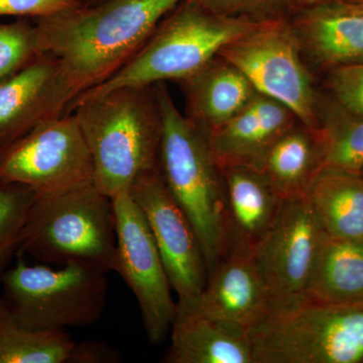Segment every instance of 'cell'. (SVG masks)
I'll use <instances>...</instances> for the list:
<instances>
[{
    "instance_id": "cell-1",
    "label": "cell",
    "mask_w": 363,
    "mask_h": 363,
    "mask_svg": "<svg viewBox=\"0 0 363 363\" xmlns=\"http://www.w3.org/2000/svg\"><path fill=\"white\" fill-rule=\"evenodd\" d=\"M184 1L108 0L38 20L40 52L58 63L71 104L121 70Z\"/></svg>"
},
{
    "instance_id": "cell-2",
    "label": "cell",
    "mask_w": 363,
    "mask_h": 363,
    "mask_svg": "<svg viewBox=\"0 0 363 363\" xmlns=\"http://www.w3.org/2000/svg\"><path fill=\"white\" fill-rule=\"evenodd\" d=\"M94 167V185L108 197L128 192L143 174L160 168L162 119L156 88L123 87L74 101Z\"/></svg>"
},
{
    "instance_id": "cell-3",
    "label": "cell",
    "mask_w": 363,
    "mask_h": 363,
    "mask_svg": "<svg viewBox=\"0 0 363 363\" xmlns=\"http://www.w3.org/2000/svg\"><path fill=\"white\" fill-rule=\"evenodd\" d=\"M162 119L160 169L201 245L208 274L229 250L225 188L207 135L176 106L162 83L155 85Z\"/></svg>"
},
{
    "instance_id": "cell-4",
    "label": "cell",
    "mask_w": 363,
    "mask_h": 363,
    "mask_svg": "<svg viewBox=\"0 0 363 363\" xmlns=\"http://www.w3.org/2000/svg\"><path fill=\"white\" fill-rule=\"evenodd\" d=\"M116 220L113 200L94 182L35 196L21 255L60 267L80 264L113 272Z\"/></svg>"
},
{
    "instance_id": "cell-5",
    "label": "cell",
    "mask_w": 363,
    "mask_h": 363,
    "mask_svg": "<svg viewBox=\"0 0 363 363\" xmlns=\"http://www.w3.org/2000/svg\"><path fill=\"white\" fill-rule=\"evenodd\" d=\"M257 23L225 18L196 0H185L162 21L128 63L74 101L117 88L147 87L168 80L184 82L218 56L222 48Z\"/></svg>"
},
{
    "instance_id": "cell-6",
    "label": "cell",
    "mask_w": 363,
    "mask_h": 363,
    "mask_svg": "<svg viewBox=\"0 0 363 363\" xmlns=\"http://www.w3.org/2000/svg\"><path fill=\"white\" fill-rule=\"evenodd\" d=\"M248 335L255 363H362L363 303L303 297L271 306Z\"/></svg>"
},
{
    "instance_id": "cell-7",
    "label": "cell",
    "mask_w": 363,
    "mask_h": 363,
    "mask_svg": "<svg viewBox=\"0 0 363 363\" xmlns=\"http://www.w3.org/2000/svg\"><path fill=\"white\" fill-rule=\"evenodd\" d=\"M0 284L9 313L33 330L89 326L101 318L106 307V272L85 264H66L61 269L30 266L18 255Z\"/></svg>"
},
{
    "instance_id": "cell-8",
    "label": "cell",
    "mask_w": 363,
    "mask_h": 363,
    "mask_svg": "<svg viewBox=\"0 0 363 363\" xmlns=\"http://www.w3.org/2000/svg\"><path fill=\"white\" fill-rule=\"evenodd\" d=\"M218 56L235 66L257 92L285 105L306 128L319 130V96L291 21L257 23Z\"/></svg>"
},
{
    "instance_id": "cell-9",
    "label": "cell",
    "mask_w": 363,
    "mask_h": 363,
    "mask_svg": "<svg viewBox=\"0 0 363 363\" xmlns=\"http://www.w3.org/2000/svg\"><path fill=\"white\" fill-rule=\"evenodd\" d=\"M0 180L23 184L35 196L93 182L92 157L75 116L50 119L2 150Z\"/></svg>"
},
{
    "instance_id": "cell-10",
    "label": "cell",
    "mask_w": 363,
    "mask_h": 363,
    "mask_svg": "<svg viewBox=\"0 0 363 363\" xmlns=\"http://www.w3.org/2000/svg\"><path fill=\"white\" fill-rule=\"evenodd\" d=\"M112 200L116 220L113 272L135 295L150 343H162L171 330L178 303L172 297L168 274L142 210L128 192Z\"/></svg>"
},
{
    "instance_id": "cell-11",
    "label": "cell",
    "mask_w": 363,
    "mask_h": 363,
    "mask_svg": "<svg viewBox=\"0 0 363 363\" xmlns=\"http://www.w3.org/2000/svg\"><path fill=\"white\" fill-rule=\"evenodd\" d=\"M324 233L306 198L284 201L274 224L252 252L271 306L306 297Z\"/></svg>"
},
{
    "instance_id": "cell-12",
    "label": "cell",
    "mask_w": 363,
    "mask_h": 363,
    "mask_svg": "<svg viewBox=\"0 0 363 363\" xmlns=\"http://www.w3.org/2000/svg\"><path fill=\"white\" fill-rule=\"evenodd\" d=\"M128 193L147 220L172 290L179 301L197 297L206 285V260L194 227L169 193L161 169L138 177Z\"/></svg>"
},
{
    "instance_id": "cell-13",
    "label": "cell",
    "mask_w": 363,
    "mask_h": 363,
    "mask_svg": "<svg viewBox=\"0 0 363 363\" xmlns=\"http://www.w3.org/2000/svg\"><path fill=\"white\" fill-rule=\"evenodd\" d=\"M178 305L250 334L267 316L271 300L252 252L231 247L208 274L201 293Z\"/></svg>"
},
{
    "instance_id": "cell-14",
    "label": "cell",
    "mask_w": 363,
    "mask_h": 363,
    "mask_svg": "<svg viewBox=\"0 0 363 363\" xmlns=\"http://www.w3.org/2000/svg\"><path fill=\"white\" fill-rule=\"evenodd\" d=\"M70 104L58 63L40 54L0 83V152L40 124L67 113Z\"/></svg>"
},
{
    "instance_id": "cell-15",
    "label": "cell",
    "mask_w": 363,
    "mask_h": 363,
    "mask_svg": "<svg viewBox=\"0 0 363 363\" xmlns=\"http://www.w3.org/2000/svg\"><path fill=\"white\" fill-rule=\"evenodd\" d=\"M298 121L285 105L257 92L233 118L207 131L208 145L219 169L242 166L262 171L272 145Z\"/></svg>"
},
{
    "instance_id": "cell-16",
    "label": "cell",
    "mask_w": 363,
    "mask_h": 363,
    "mask_svg": "<svg viewBox=\"0 0 363 363\" xmlns=\"http://www.w3.org/2000/svg\"><path fill=\"white\" fill-rule=\"evenodd\" d=\"M303 56L329 68L363 64V13L333 1L308 7L292 21Z\"/></svg>"
},
{
    "instance_id": "cell-17",
    "label": "cell",
    "mask_w": 363,
    "mask_h": 363,
    "mask_svg": "<svg viewBox=\"0 0 363 363\" xmlns=\"http://www.w3.org/2000/svg\"><path fill=\"white\" fill-rule=\"evenodd\" d=\"M225 188L229 247H253L269 230L284 200L266 175L242 166L221 168Z\"/></svg>"
},
{
    "instance_id": "cell-18",
    "label": "cell",
    "mask_w": 363,
    "mask_h": 363,
    "mask_svg": "<svg viewBox=\"0 0 363 363\" xmlns=\"http://www.w3.org/2000/svg\"><path fill=\"white\" fill-rule=\"evenodd\" d=\"M167 363H255L245 332L177 306Z\"/></svg>"
},
{
    "instance_id": "cell-19",
    "label": "cell",
    "mask_w": 363,
    "mask_h": 363,
    "mask_svg": "<svg viewBox=\"0 0 363 363\" xmlns=\"http://www.w3.org/2000/svg\"><path fill=\"white\" fill-rule=\"evenodd\" d=\"M183 84L188 116L205 133L233 118L257 93L235 66L219 56Z\"/></svg>"
},
{
    "instance_id": "cell-20",
    "label": "cell",
    "mask_w": 363,
    "mask_h": 363,
    "mask_svg": "<svg viewBox=\"0 0 363 363\" xmlns=\"http://www.w3.org/2000/svg\"><path fill=\"white\" fill-rule=\"evenodd\" d=\"M324 167V149L319 130L294 124L267 152L262 172L285 200L306 198L315 177Z\"/></svg>"
},
{
    "instance_id": "cell-21",
    "label": "cell",
    "mask_w": 363,
    "mask_h": 363,
    "mask_svg": "<svg viewBox=\"0 0 363 363\" xmlns=\"http://www.w3.org/2000/svg\"><path fill=\"white\" fill-rule=\"evenodd\" d=\"M306 199L325 233L363 242V177L359 173L324 166Z\"/></svg>"
},
{
    "instance_id": "cell-22",
    "label": "cell",
    "mask_w": 363,
    "mask_h": 363,
    "mask_svg": "<svg viewBox=\"0 0 363 363\" xmlns=\"http://www.w3.org/2000/svg\"><path fill=\"white\" fill-rule=\"evenodd\" d=\"M306 297L332 305L363 303V242L324 233Z\"/></svg>"
},
{
    "instance_id": "cell-23",
    "label": "cell",
    "mask_w": 363,
    "mask_h": 363,
    "mask_svg": "<svg viewBox=\"0 0 363 363\" xmlns=\"http://www.w3.org/2000/svg\"><path fill=\"white\" fill-rule=\"evenodd\" d=\"M75 345L65 330H33L23 326L0 296V363L70 362Z\"/></svg>"
},
{
    "instance_id": "cell-24",
    "label": "cell",
    "mask_w": 363,
    "mask_h": 363,
    "mask_svg": "<svg viewBox=\"0 0 363 363\" xmlns=\"http://www.w3.org/2000/svg\"><path fill=\"white\" fill-rule=\"evenodd\" d=\"M324 166L359 173L363 169V116L340 104L318 101Z\"/></svg>"
},
{
    "instance_id": "cell-25",
    "label": "cell",
    "mask_w": 363,
    "mask_h": 363,
    "mask_svg": "<svg viewBox=\"0 0 363 363\" xmlns=\"http://www.w3.org/2000/svg\"><path fill=\"white\" fill-rule=\"evenodd\" d=\"M35 193L23 184L0 180V281L21 255V241Z\"/></svg>"
},
{
    "instance_id": "cell-26",
    "label": "cell",
    "mask_w": 363,
    "mask_h": 363,
    "mask_svg": "<svg viewBox=\"0 0 363 363\" xmlns=\"http://www.w3.org/2000/svg\"><path fill=\"white\" fill-rule=\"evenodd\" d=\"M42 54L37 26L26 20L0 23V83Z\"/></svg>"
},
{
    "instance_id": "cell-27",
    "label": "cell",
    "mask_w": 363,
    "mask_h": 363,
    "mask_svg": "<svg viewBox=\"0 0 363 363\" xmlns=\"http://www.w3.org/2000/svg\"><path fill=\"white\" fill-rule=\"evenodd\" d=\"M208 11L225 18L262 23L286 18L292 0H196Z\"/></svg>"
},
{
    "instance_id": "cell-28",
    "label": "cell",
    "mask_w": 363,
    "mask_h": 363,
    "mask_svg": "<svg viewBox=\"0 0 363 363\" xmlns=\"http://www.w3.org/2000/svg\"><path fill=\"white\" fill-rule=\"evenodd\" d=\"M327 85L338 104L363 116V64L331 69Z\"/></svg>"
},
{
    "instance_id": "cell-29",
    "label": "cell",
    "mask_w": 363,
    "mask_h": 363,
    "mask_svg": "<svg viewBox=\"0 0 363 363\" xmlns=\"http://www.w3.org/2000/svg\"><path fill=\"white\" fill-rule=\"evenodd\" d=\"M80 6L78 0H0V18H51Z\"/></svg>"
},
{
    "instance_id": "cell-30",
    "label": "cell",
    "mask_w": 363,
    "mask_h": 363,
    "mask_svg": "<svg viewBox=\"0 0 363 363\" xmlns=\"http://www.w3.org/2000/svg\"><path fill=\"white\" fill-rule=\"evenodd\" d=\"M111 351L105 350L104 346L96 343H76L72 352L70 362H104L105 359H111Z\"/></svg>"
},
{
    "instance_id": "cell-31",
    "label": "cell",
    "mask_w": 363,
    "mask_h": 363,
    "mask_svg": "<svg viewBox=\"0 0 363 363\" xmlns=\"http://www.w3.org/2000/svg\"><path fill=\"white\" fill-rule=\"evenodd\" d=\"M351 9L363 13V0H339Z\"/></svg>"
},
{
    "instance_id": "cell-32",
    "label": "cell",
    "mask_w": 363,
    "mask_h": 363,
    "mask_svg": "<svg viewBox=\"0 0 363 363\" xmlns=\"http://www.w3.org/2000/svg\"><path fill=\"white\" fill-rule=\"evenodd\" d=\"M292 1L307 6H318V4H328V2L338 1V0H292Z\"/></svg>"
},
{
    "instance_id": "cell-33",
    "label": "cell",
    "mask_w": 363,
    "mask_h": 363,
    "mask_svg": "<svg viewBox=\"0 0 363 363\" xmlns=\"http://www.w3.org/2000/svg\"><path fill=\"white\" fill-rule=\"evenodd\" d=\"M360 175H362L363 177V169L362 172H360Z\"/></svg>"
}]
</instances>
